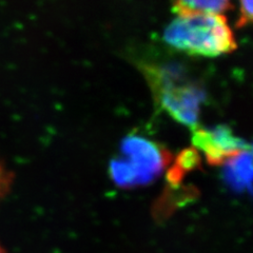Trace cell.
I'll return each mask as SVG.
<instances>
[{
  "instance_id": "cell-2",
  "label": "cell",
  "mask_w": 253,
  "mask_h": 253,
  "mask_svg": "<svg viewBox=\"0 0 253 253\" xmlns=\"http://www.w3.org/2000/svg\"><path fill=\"white\" fill-rule=\"evenodd\" d=\"M121 153L111 164L113 178L121 185L146 183L158 175L168 161V153L162 146L138 135L126 136Z\"/></svg>"
},
{
  "instance_id": "cell-6",
  "label": "cell",
  "mask_w": 253,
  "mask_h": 253,
  "mask_svg": "<svg viewBox=\"0 0 253 253\" xmlns=\"http://www.w3.org/2000/svg\"><path fill=\"white\" fill-rule=\"evenodd\" d=\"M240 1V17L237 26L245 27L249 25L252 19V0H239Z\"/></svg>"
},
{
  "instance_id": "cell-7",
  "label": "cell",
  "mask_w": 253,
  "mask_h": 253,
  "mask_svg": "<svg viewBox=\"0 0 253 253\" xmlns=\"http://www.w3.org/2000/svg\"><path fill=\"white\" fill-rule=\"evenodd\" d=\"M12 183V175L10 171L6 169L3 163L0 161V201L9 191V188Z\"/></svg>"
},
{
  "instance_id": "cell-1",
  "label": "cell",
  "mask_w": 253,
  "mask_h": 253,
  "mask_svg": "<svg viewBox=\"0 0 253 253\" xmlns=\"http://www.w3.org/2000/svg\"><path fill=\"white\" fill-rule=\"evenodd\" d=\"M173 49L202 57H217L236 49V41L223 14H181L164 32Z\"/></svg>"
},
{
  "instance_id": "cell-4",
  "label": "cell",
  "mask_w": 253,
  "mask_h": 253,
  "mask_svg": "<svg viewBox=\"0 0 253 253\" xmlns=\"http://www.w3.org/2000/svg\"><path fill=\"white\" fill-rule=\"evenodd\" d=\"M193 145L204 152L212 165H221L240 153L250 150L246 141L235 136L227 126L210 129L194 128Z\"/></svg>"
},
{
  "instance_id": "cell-8",
  "label": "cell",
  "mask_w": 253,
  "mask_h": 253,
  "mask_svg": "<svg viewBox=\"0 0 253 253\" xmlns=\"http://www.w3.org/2000/svg\"><path fill=\"white\" fill-rule=\"evenodd\" d=\"M0 253H5V251L3 250V248L1 246H0Z\"/></svg>"
},
{
  "instance_id": "cell-5",
  "label": "cell",
  "mask_w": 253,
  "mask_h": 253,
  "mask_svg": "<svg viewBox=\"0 0 253 253\" xmlns=\"http://www.w3.org/2000/svg\"><path fill=\"white\" fill-rule=\"evenodd\" d=\"M178 15L192 13L223 14L231 7V0H172Z\"/></svg>"
},
{
  "instance_id": "cell-3",
  "label": "cell",
  "mask_w": 253,
  "mask_h": 253,
  "mask_svg": "<svg viewBox=\"0 0 253 253\" xmlns=\"http://www.w3.org/2000/svg\"><path fill=\"white\" fill-rule=\"evenodd\" d=\"M148 76L161 107L180 124L196 128L203 101V91L199 86L164 69H151Z\"/></svg>"
}]
</instances>
